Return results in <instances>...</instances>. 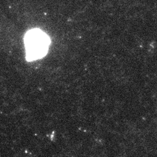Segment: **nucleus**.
<instances>
[{"label": "nucleus", "instance_id": "f257e3e1", "mask_svg": "<svg viewBox=\"0 0 157 157\" xmlns=\"http://www.w3.org/2000/svg\"><path fill=\"white\" fill-rule=\"evenodd\" d=\"M50 40L43 31L36 29L27 33L25 36L26 59L29 61L44 57L48 52Z\"/></svg>", "mask_w": 157, "mask_h": 157}]
</instances>
